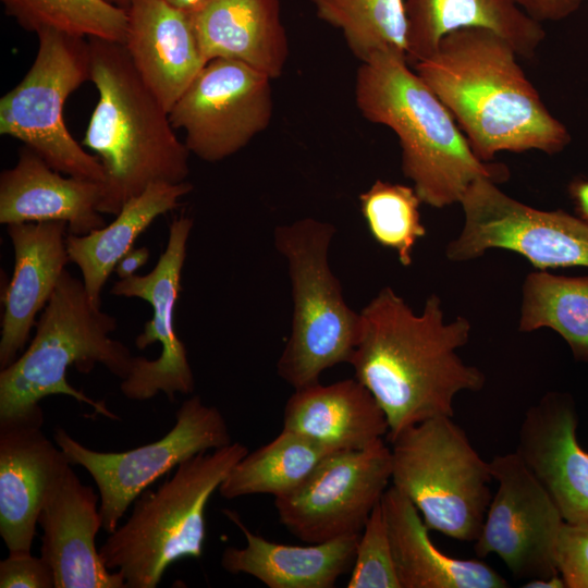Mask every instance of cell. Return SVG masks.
<instances>
[{
	"label": "cell",
	"mask_w": 588,
	"mask_h": 588,
	"mask_svg": "<svg viewBox=\"0 0 588 588\" xmlns=\"http://www.w3.org/2000/svg\"><path fill=\"white\" fill-rule=\"evenodd\" d=\"M470 333L466 317L445 321L436 294L416 314L384 286L359 311L358 339L348 364L383 409L389 440L424 420L453 417L457 394L483 388L485 373L458 355Z\"/></svg>",
	"instance_id": "obj_1"
},
{
	"label": "cell",
	"mask_w": 588,
	"mask_h": 588,
	"mask_svg": "<svg viewBox=\"0 0 588 588\" xmlns=\"http://www.w3.org/2000/svg\"><path fill=\"white\" fill-rule=\"evenodd\" d=\"M517 57L499 34L467 27L444 36L430 57L412 66L485 162L501 151L554 155L571 142L568 130L548 110Z\"/></svg>",
	"instance_id": "obj_2"
},
{
	"label": "cell",
	"mask_w": 588,
	"mask_h": 588,
	"mask_svg": "<svg viewBox=\"0 0 588 588\" xmlns=\"http://www.w3.org/2000/svg\"><path fill=\"white\" fill-rule=\"evenodd\" d=\"M88 41L98 101L82 145L95 152L105 170L99 211L115 216L151 184L185 182L191 152L124 46L99 38Z\"/></svg>",
	"instance_id": "obj_3"
},
{
	"label": "cell",
	"mask_w": 588,
	"mask_h": 588,
	"mask_svg": "<svg viewBox=\"0 0 588 588\" xmlns=\"http://www.w3.org/2000/svg\"><path fill=\"white\" fill-rule=\"evenodd\" d=\"M354 95L367 121L396 135L403 174L430 207L460 204L477 179L506 180V167L475 155L451 112L405 58L381 53L360 62Z\"/></svg>",
	"instance_id": "obj_4"
},
{
	"label": "cell",
	"mask_w": 588,
	"mask_h": 588,
	"mask_svg": "<svg viewBox=\"0 0 588 588\" xmlns=\"http://www.w3.org/2000/svg\"><path fill=\"white\" fill-rule=\"evenodd\" d=\"M117 319L93 303L82 279L68 270L36 322V332L24 353L0 371V424L42 426L39 402L68 395L94 407L109 419H119L103 402L94 401L66 380L68 369L88 373L102 365L121 380L130 373V348L110 334Z\"/></svg>",
	"instance_id": "obj_5"
},
{
	"label": "cell",
	"mask_w": 588,
	"mask_h": 588,
	"mask_svg": "<svg viewBox=\"0 0 588 588\" xmlns=\"http://www.w3.org/2000/svg\"><path fill=\"white\" fill-rule=\"evenodd\" d=\"M247 452L241 442L200 452L177 465L156 490H144L126 522L101 544L105 566L122 574L125 588H156L171 564L199 559L207 504Z\"/></svg>",
	"instance_id": "obj_6"
},
{
	"label": "cell",
	"mask_w": 588,
	"mask_h": 588,
	"mask_svg": "<svg viewBox=\"0 0 588 588\" xmlns=\"http://www.w3.org/2000/svg\"><path fill=\"white\" fill-rule=\"evenodd\" d=\"M335 231L332 223L307 217L273 233L287 262L293 303L277 372L293 389L317 383L324 370L348 364L357 343L359 311L347 305L329 264Z\"/></svg>",
	"instance_id": "obj_7"
},
{
	"label": "cell",
	"mask_w": 588,
	"mask_h": 588,
	"mask_svg": "<svg viewBox=\"0 0 588 588\" xmlns=\"http://www.w3.org/2000/svg\"><path fill=\"white\" fill-rule=\"evenodd\" d=\"M391 443V485L420 513L426 526L452 539L474 542L492 494L490 462L473 446L451 416L405 428Z\"/></svg>",
	"instance_id": "obj_8"
},
{
	"label": "cell",
	"mask_w": 588,
	"mask_h": 588,
	"mask_svg": "<svg viewBox=\"0 0 588 588\" xmlns=\"http://www.w3.org/2000/svg\"><path fill=\"white\" fill-rule=\"evenodd\" d=\"M36 35L34 62L0 99V134L22 142L63 174L103 183L100 160L73 138L63 117L70 95L90 81L89 41L49 28Z\"/></svg>",
	"instance_id": "obj_9"
},
{
	"label": "cell",
	"mask_w": 588,
	"mask_h": 588,
	"mask_svg": "<svg viewBox=\"0 0 588 588\" xmlns=\"http://www.w3.org/2000/svg\"><path fill=\"white\" fill-rule=\"evenodd\" d=\"M460 205L464 225L445 247L450 261H470L499 248L522 255L540 271L588 268V222L578 216L530 207L488 177L474 181Z\"/></svg>",
	"instance_id": "obj_10"
},
{
	"label": "cell",
	"mask_w": 588,
	"mask_h": 588,
	"mask_svg": "<svg viewBox=\"0 0 588 588\" xmlns=\"http://www.w3.org/2000/svg\"><path fill=\"white\" fill-rule=\"evenodd\" d=\"M54 443L72 465L84 467L99 492L102 528L112 532L136 498L182 462L232 441L222 413L203 403L199 395L184 401L175 424L161 439L124 452L86 448L62 427L53 430Z\"/></svg>",
	"instance_id": "obj_11"
},
{
	"label": "cell",
	"mask_w": 588,
	"mask_h": 588,
	"mask_svg": "<svg viewBox=\"0 0 588 588\" xmlns=\"http://www.w3.org/2000/svg\"><path fill=\"white\" fill-rule=\"evenodd\" d=\"M391 449L379 440L328 454L289 494L274 499L279 522L308 543L360 534L391 483Z\"/></svg>",
	"instance_id": "obj_12"
},
{
	"label": "cell",
	"mask_w": 588,
	"mask_h": 588,
	"mask_svg": "<svg viewBox=\"0 0 588 588\" xmlns=\"http://www.w3.org/2000/svg\"><path fill=\"white\" fill-rule=\"evenodd\" d=\"M271 81L240 61L210 60L169 111L172 126L184 132L185 146L199 159L231 157L269 126Z\"/></svg>",
	"instance_id": "obj_13"
},
{
	"label": "cell",
	"mask_w": 588,
	"mask_h": 588,
	"mask_svg": "<svg viewBox=\"0 0 588 588\" xmlns=\"http://www.w3.org/2000/svg\"><path fill=\"white\" fill-rule=\"evenodd\" d=\"M498 488L489 503L474 551L498 555L515 578L560 574L555 547L564 519L552 498L518 453L490 461Z\"/></svg>",
	"instance_id": "obj_14"
},
{
	"label": "cell",
	"mask_w": 588,
	"mask_h": 588,
	"mask_svg": "<svg viewBox=\"0 0 588 588\" xmlns=\"http://www.w3.org/2000/svg\"><path fill=\"white\" fill-rule=\"evenodd\" d=\"M193 220L180 217L172 221L166 249L155 268L147 274H135L114 282L111 293L115 296L137 297L148 302L152 317L144 324L135 339L138 350L159 342L158 358L134 357L126 378L120 389L132 401H147L162 392L170 402L176 393L189 394L195 380L184 343L174 328V308L181 292L182 270L186 258L187 242Z\"/></svg>",
	"instance_id": "obj_15"
},
{
	"label": "cell",
	"mask_w": 588,
	"mask_h": 588,
	"mask_svg": "<svg viewBox=\"0 0 588 588\" xmlns=\"http://www.w3.org/2000/svg\"><path fill=\"white\" fill-rule=\"evenodd\" d=\"M99 500L71 465L47 493L38 515L40 555L53 572L54 588H125L122 574L108 569L96 548Z\"/></svg>",
	"instance_id": "obj_16"
},
{
	"label": "cell",
	"mask_w": 588,
	"mask_h": 588,
	"mask_svg": "<svg viewBox=\"0 0 588 588\" xmlns=\"http://www.w3.org/2000/svg\"><path fill=\"white\" fill-rule=\"evenodd\" d=\"M577 426L573 397L548 392L526 411L516 448L565 523L588 522V452L578 442Z\"/></svg>",
	"instance_id": "obj_17"
},
{
	"label": "cell",
	"mask_w": 588,
	"mask_h": 588,
	"mask_svg": "<svg viewBox=\"0 0 588 588\" xmlns=\"http://www.w3.org/2000/svg\"><path fill=\"white\" fill-rule=\"evenodd\" d=\"M33 424H0V535L10 554L30 553L45 498L66 466Z\"/></svg>",
	"instance_id": "obj_18"
},
{
	"label": "cell",
	"mask_w": 588,
	"mask_h": 588,
	"mask_svg": "<svg viewBox=\"0 0 588 588\" xmlns=\"http://www.w3.org/2000/svg\"><path fill=\"white\" fill-rule=\"evenodd\" d=\"M14 270L3 295L0 366L8 367L25 346L36 316L47 305L70 261L63 221L7 225Z\"/></svg>",
	"instance_id": "obj_19"
},
{
	"label": "cell",
	"mask_w": 588,
	"mask_h": 588,
	"mask_svg": "<svg viewBox=\"0 0 588 588\" xmlns=\"http://www.w3.org/2000/svg\"><path fill=\"white\" fill-rule=\"evenodd\" d=\"M122 44L139 76L169 112L206 65L188 11L166 0H131Z\"/></svg>",
	"instance_id": "obj_20"
},
{
	"label": "cell",
	"mask_w": 588,
	"mask_h": 588,
	"mask_svg": "<svg viewBox=\"0 0 588 588\" xmlns=\"http://www.w3.org/2000/svg\"><path fill=\"white\" fill-rule=\"evenodd\" d=\"M102 196V182L63 174L23 146L0 174V223L63 221L68 233L85 235L106 225Z\"/></svg>",
	"instance_id": "obj_21"
},
{
	"label": "cell",
	"mask_w": 588,
	"mask_h": 588,
	"mask_svg": "<svg viewBox=\"0 0 588 588\" xmlns=\"http://www.w3.org/2000/svg\"><path fill=\"white\" fill-rule=\"evenodd\" d=\"M188 13L207 62L240 61L271 79L283 73L289 39L280 0H205Z\"/></svg>",
	"instance_id": "obj_22"
},
{
	"label": "cell",
	"mask_w": 588,
	"mask_h": 588,
	"mask_svg": "<svg viewBox=\"0 0 588 588\" xmlns=\"http://www.w3.org/2000/svg\"><path fill=\"white\" fill-rule=\"evenodd\" d=\"M282 421L283 430L332 451L365 449L389 433L383 409L356 378L294 389Z\"/></svg>",
	"instance_id": "obj_23"
},
{
	"label": "cell",
	"mask_w": 588,
	"mask_h": 588,
	"mask_svg": "<svg viewBox=\"0 0 588 588\" xmlns=\"http://www.w3.org/2000/svg\"><path fill=\"white\" fill-rule=\"evenodd\" d=\"M223 513L245 537L244 547H228L221 555L222 568L233 575H249L269 588H332L353 566L360 534L309 546L282 544L249 530L236 512Z\"/></svg>",
	"instance_id": "obj_24"
},
{
	"label": "cell",
	"mask_w": 588,
	"mask_h": 588,
	"mask_svg": "<svg viewBox=\"0 0 588 588\" xmlns=\"http://www.w3.org/2000/svg\"><path fill=\"white\" fill-rule=\"evenodd\" d=\"M401 588H506L507 580L480 560H463L439 550L420 513L394 486L382 495Z\"/></svg>",
	"instance_id": "obj_25"
},
{
	"label": "cell",
	"mask_w": 588,
	"mask_h": 588,
	"mask_svg": "<svg viewBox=\"0 0 588 588\" xmlns=\"http://www.w3.org/2000/svg\"><path fill=\"white\" fill-rule=\"evenodd\" d=\"M408 22L407 63L430 57L448 34L467 27L490 29L505 38L519 57L532 58L544 39L541 23L514 0H405Z\"/></svg>",
	"instance_id": "obj_26"
},
{
	"label": "cell",
	"mask_w": 588,
	"mask_h": 588,
	"mask_svg": "<svg viewBox=\"0 0 588 588\" xmlns=\"http://www.w3.org/2000/svg\"><path fill=\"white\" fill-rule=\"evenodd\" d=\"M193 191L187 181L155 183L130 199L105 226L85 235L68 233L66 248L93 303L101 307L102 289L120 259L134 246L137 237L161 215L172 211Z\"/></svg>",
	"instance_id": "obj_27"
},
{
	"label": "cell",
	"mask_w": 588,
	"mask_h": 588,
	"mask_svg": "<svg viewBox=\"0 0 588 588\" xmlns=\"http://www.w3.org/2000/svg\"><path fill=\"white\" fill-rule=\"evenodd\" d=\"M332 452L335 451L282 429L273 440L248 451L232 467L218 489L219 494L226 500L253 494L284 497Z\"/></svg>",
	"instance_id": "obj_28"
},
{
	"label": "cell",
	"mask_w": 588,
	"mask_h": 588,
	"mask_svg": "<svg viewBox=\"0 0 588 588\" xmlns=\"http://www.w3.org/2000/svg\"><path fill=\"white\" fill-rule=\"evenodd\" d=\"M549 328L568 344L575 359L588 364V275L534 271L522 285L518 330Z\"/></svg>",
	"instance_id": "obj_29"
},
{
	"label": "cell",
	"mask_w": 588,
	"mask_h": 588,
	"mask_svg": "<svg viewBox=\"0 0 588 588\" xmlns=\"http://www.w3.org/2000/svg\"><path fill=\"white\" fill-rule=\"evenodd\" d=\"M309 1L320 20L340 29L348 49L360 62L381 53L406 59L405 0Z\"/></svg>",
	"instance_id": "obj_30"
},
{
	"label": "cell",
	"mask_w": 588,
	"mask_h": 588,
	"mask_svg": "<svg viewBox=\"0 0 588 588\" xmlns=\"http://www.w3.org/2000/svg\"><path fill=\"white\" fill-rule=\"evenodd\" d=\"M5 13L25 30L56 29L69 35L123 44L125 9L105 0H1Z\"/></svg>",
	"instance_id": "obj_31"
},
{
	"label": "cell",
	"mask_w": 588,
	"mask_h": 588,
	"mask_svg": "<svg viewBox=\"0 0 588 588\" xmlns=\"http://www.w3.org/2000/svg\"><path fill=\"white\" fill-rule=\"evenodd\" d=\"M359 203L372 238L393 249L402 266H411L417 241L427 234L420 221L422 201L414 187L377 180L359 195Z\"/></svg>",
	"instance_id": "obj_32"
},
{
	"label": "cell",
	"mask_w": 588,
	"mask_h": 588,
	"mask_svg": "<svg viewBox=\"0 0 588 588\" xmlns=\"http://www.w3.org/2000/svg\"><path fill=\"white\" fill-rule=\"evenodd\" d=\"M347 588H401L381 501L357 542Z\"/></svg>",
	"instance_id": "obj_33"
},
{
	"label": "cell",
	"mask_w": 588,
	"mask_h": 588,
	"mask_svg": "<svg viewBox=\"0 0 588 588\" xmlns=\"http://www.w3.org/2000/svg\"><path fill=\"white\" fill-rule=\"evenodd\" d=\"M555 563L566 588H588V522L563 524Z\"/></svg>",
	"instance_id": "obj_34"
},
{
	"label": "cell",
	"mask_w": 588,
	"mask_h": 588,
	"mask_svg": "<svg viewBox=\"0 0 588 588\" xmlns=\"http://www.w3.org/2000/svg\"><path fill=\"white\" fill-rule=\"evenodd\" d=\"M1 588H54L49 564L32 553L10 554L0 562Z\"/></svg>",
	"instance_id": "obj_35"
},
{
	"label": "cell",
	"mask_w": 588,
	"mask_h": 588,
	"mask_svg": "<svg viewBox=\"0 0 588 588\" xmlns=\"http://www.w3.org/2000/svg\"><path fill=\"white\" fill-rule=\"evenodd\" d=\"M532 20L558 22L575 13L583 0H514Z\"/></svg>",
	"instance_id": "obj_36"
},
{
	"label": "cell",
	"mask_w": 588,
	"mask_h": 588,
	"mask_svg": "<svg viewBox=\"0 0 588 588\" xmlns=\"http://www.w3.org/2000/svg\"><path fill=\"white\" fill-rule=\"evenodd\" d=\"M149 258L147 247L131 248L118 262L114 271L120 279H126L136 274V271L143 267Z\"/></svg>",
	"instance_id": "obj_37"
},
{
	"label": "cell",
	"mask_w": 588,
	"mask_h": 588,
	"mask_svg": "<svg viewBox=\"0 0 588 588\" xmlns=\"http://www.w3.org/2000/svg\"><path fill=\"white\" fill-rule=\"evenodd\" d=\"M577 216L588 222V177L574 180L568 186Z\"/></svg>",
	"instance_id": "obj_38"
},
{
	"label": "cell",
	"mask_w": 588,
	"mask_h": 588,
	"mask_svg": "<svg viewBox=\"0 0 588 588\" xmlns=\"http://www.w3.org/2000/svg\"><path fill=\"white\" fill-rule=\"evenodd\" d=\"M524 588H565L566 585L561 574H554L550 577L528 579Z\"/></svg>",
	"instance_id": "obj_39"
},
{
	"label": "cell",
	"mask_w": 588,
	"mask_h": 588,
	"mask_svg": "<svg viewBox=\"0 0 588 588\" xmlns=\"http://www.w3.org/2000/svg\"><path fill=\"white\" fill-rule=\"evenodd\" d=\"M172 5L180 8L185 11H191L197 5H199L205 0H166Z\"/></svg>",
	"instance_id": "obj_40"
},
{
	"label": "cell",
	"mask_w": 588,
	"mask_h": 588,
	"mask_svg": "<svg viewBox=\"0 0 588 588\" xmlns=\"http://www.w3.org/2000/svg\"><path fill=\"white\" fill-rule=\"evenodd\" d=\"M105 1L112 5H115L125 10L127 9L131 2V0H105Z\"/></svg>",
	"instance_id": "obj_41"
}]
</instances>
